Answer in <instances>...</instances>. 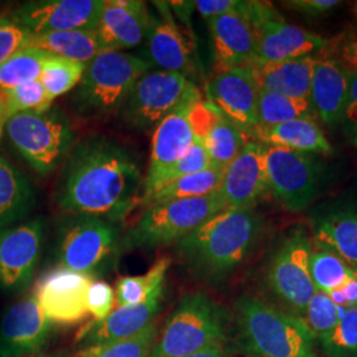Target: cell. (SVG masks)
Returning <instances> with one entry per match:
<instances>
[{
  "instance_id": "f1b7e54d",
  "label": "cell",
  "mask_w": 357,
  "mask_h": 357,
  "mask_svg": "<svg viewBox=\"0 0 357 357\" xmlns=\"http://www.w3.org/2000/svg\"><path fill=\"white\" fill-rule=\"evenodd\" d=\"M315 240L324 250L357 266V213L343 211L321 218L315 229Z\"/></svg>"
},
{
  "instance_id": "9a60e30c",
  "label": "cell",
  "mask_w": 357,
  "mask_h": 357,
  "mask_svg": "<svg viewBox=\"0 0 357 357\" xmlns=\"http://www.w3.org/2000/svg\"><path fill=\"white\" fill-rule=\"evenodd\" d=\"M200 98V94H197L187 100L155 128L149 171L143 180L141 204L155 192L159 180L167 169L188 153L195 143L188 113L192 103Z\"/></svg>"
},
{
  "instance_id": "4fadbf2b",
  "label": "cell",
  "mask_w": 357,
  "mask_h": 357,
  "mask_svg": "<svg viewBox=\"0 0 357 357\" xmlns=\"http://www.w3.org/2000/svg\"><path fill=\"white\" fill-rule=\"evenodd\" d=\"M208 102L245 134L258 128V94L250 66L217 72L208 85Z\"/></svg>"
},
{
  "instance_id": "f546056e",
  "label": "cell",
  "mask_w": 357,
  "mask_h": 357,
  "mask_svg": "<svg viewBox=\"0 0 357 357\" xmlns=\"http://www.w3.org/2000/svg\"><path fill=\"white\" fill-rule=\"evenodd\" d=\"M225 175V168L212 166L204 171L192 174L188 176L178 178L160 190L153 192V195L143 203L144 205L160 204L174 200L195 199L212 195L220 191L222 180Z\"/></svg>"
},
{
  "instance_id": "c3c4849f",
  "label": "cell",
  "mask_w": 357,
  "mask_h": 357,
  "mask_svg": "<svg viewBox=\"0 0 357 357\" xmlns=\"http://www.w3.org/2000/svg\"><path fill=\"white\" fill-rule=\"evenodd\" d=\"M343 61L349 70H357V40L345 47Z\"/></svg>"
},
{
  "instance_id": "816d5d0a",
  "label": "cell",
  "mask_w": 357,
  "mask_h": 357,
  "mask_svg": "<svg viewBox=\"0 0 357 357\" xmlns=\"http://www.w3.org/2000/svg\"><path fill=\"white\" fill-rule=\"evenodd\" d=\"M355 143H356V144H357V137H356V139H355Z\"/></svg>"
},
{
  "instance_id": "bcb514c9",
  "label": "cell",
  "mask_w": 357,
  "mask_h": 357,
  "mask_svg": "<svg viewBox=\"0 0 357 357\" xmlns=\"http://www.w3.org/2000/svg\"><path fill=\"white\" fill-rule=\"evenodd\" d=\"M344 119L349 123L357 125V70H348V94Z\"/></svg>"
},
{
  "instance_id": "f5cc1de1",
  "label": "cell",
  "mask_w": 357,
  "mask_h": 357,
  "mask_svg": "<svg viewBox=\"0 0 357 357\" xmlns=\"http://www.w3.org/2000/svg\"><path fill=\"white\" fill-rule=\"evenodd\" d=\"M356 13H357V6H356Z\"/></svg>"
},
{
  "instance_id": "8992f818",
  "label": "cell",
  "mask_w": 357,
  "mask_h": 357,
  "mask_svg": "<svg viewBox=\"0 0 357 357\" xmlns=\"http://www.w3.org/2000/svg\"><path fill=\"white\" fill-rule=\"evenodd\" d=\"M150 68L147 60L130 53L101 52L86 65L77 85L75 103L78 112L88 115L114 113Z\"/></svg>"
},
{
  "instance_id": "6da1fadb",
  "label": "cell",
  "mask_w": 357,
  "mask_h": 357,
  "mask_svg": "<svg viewBox=\"0 0 357 357\" xmlns=\"http://www.w3.org/2000/svg\"><path fill=\"white\" fill-rule=\"evenodd\" d=\"M141 168L122 146L91 138L72 151L57 195L59 205L76 216L121 222L141 204Z\"/></svg>"
},
{
  "instance_id": "74e56055",
  "label": "cell",
  "mask_w": 357,
  "mask_h": 357,
  "mask_svg": "<svg viewBox=\"0 0 357 357\" xmlns=\"http://www.w3.org/2000/svg\"><path fill=\"white\" fill-rule=\"evenodd\" d=\"M342 311L343 307L336 306L328 294L317 291L310 299L302 319L315 342H318L335 328Z\"/></svg>"
},
{
  "instance_id": "e575fe53",
  "label": "cell",
  "mask_w": 357,
  "mask_h": 357,
  "mask_svg": "<svg viewBox=\"0 0 357 357\" xmlns=\"http://www.w3.org/2000/svg\"><path fill=\"white\" fill-rule=\"evenodd\" d=\"M85 69L86 64L50 54L43 65L41 75L38 78L40 84L45 90L48 101L52 103L54 98L77 86L85 73Z\"/></svg>"
},
{
  "instance_id": "60d3db41",
  "label": "cell",
  "mask_w": 357,
  "mask_h": 357,
  "mask_svg": "<svg viewBox=\"0 0 357 357\" xmlns=\"http://www.w3.org/2000/svg\"><path fill=\"white\" fill-rule=\"evenodd\" d=\"M212 160L209 158V155L206 153L204 146L199 141L195 139V143L192 144L190 151L185 153L180 160H178L172 167H169L166 172L163 174V176L159 180L158 187L155 192L160 190L162 187H165L167 184L175 181L180 178L188 176L192 174L204 171L206 168L212 167Z\"/></svg>"
},
{
  "instance_id": "52a82bcc",
  "label": "cell",
  "mask_w": 357,
  "mask_h": 357,
  "mask_svg": "<svg viewBox=\"0 0 357 357\" xmlns=\"http://www.w3.org/2000/svg\"><path fill=\"white\" fill-rule=\"evenodd\" d=\"M3 131L13 149L29 166L47 175L59 166L75 141V134L65 116L50 109L13 115Z\"/></svg>"
},
{
  "instance_id": "7dc6e473",
  "label": "cell",
  "mask_w": 357,
  "mask_h": 357,
  "mask_svg": "<svg viewBox=\"0 0 357 357\" xmlns=\"http://www.w3.org/2000/svg\"><path fill=\"white\" fill-rule=\"evenodd\" d=\"M339 290L344 296L345 308H357V268L352 278L345 282Z\"/></svg>"
},
{
  "instance_id": "277c9868",
  "label": "cell",
  "mask_w": 357,
  "mask_h": 357,
  "mask_svg": "<svg viewBox=\"0 0 357 357\" xmlns=\"http://www.w3.org/2000/svg\"><path fill=\"white\" fill-rule=\"evenodd\" d=\"M228 311L204 293L180 298L158 335L151 357H184L224 347L229 335Z\"/></svg>"
},
{
  "instance_id": "f6af8a7d",
  "label": "cell",
  "mask_w": 357,
  "mask_h": 357,
  "mask_svg": "<svg viewBox=\"0 0 357 357\" xmlns=\"http://www.w3.org/2000/svg\"><path fill=\"white\" fill-rule=\"evenodd\" d=\"M284 4L299 13L317 16L335 8L339 4V1L337 0H293V1H286Z\"/></svg>"
},
{
  "instance_id": "ac0fdd59",
  "label": "cell",
  "mask_w": 357,
  "mask_h": 357,
  "mask_svg": "<svg viewBox=\"0 0 357 357\" xmlns=\"http://www.w3.org/2000/svg\"><path fill=\"white\" fill-rule=\"evenodd\" d=\"M52 324L32 295L11 307L0 323V357H32L44 349Z\"/></svg>"
},
{
  "instance_id": "b9f144b4",
  "label": "cell",
  "mask_w": 357,
  "mask_h": 357,
  "mask_svg": "<svg viewBox=\"0 0 357 357\" xmlns=\"http://www.w3.org/2000/svg\"><path fill=\"white\" fill-rule=\"evenodd\" d=\"M32 33L13 16H0V65L24 50Z\"/></svg>"
},
{
  "instance_id": "836d02e7",
  "label": "cell",
  "mask_w": 357,
  "mask_h": 357,
  "mask_svg": "<svg viewBox=\"0 0 357 357\" xmlns=\"http://www.w3.org/2000/svg\"><path fill=\"white\" fill-rule=\"evenodd\" d=\"M48 57L50 53L33 48H24L15 53L13 57L0 65V93L38 81L43 65Z\"/></svg>"
},
{
  "instance_id": "2e32d148",
  "label": "cell",
  "mask_w": 357,
  "mask_h": 357,
  "mask_svg": "<svg viewBox=\"0 0 357 357\" xmlns=\"http://www.w3.org/2000/svg\"><path fill=\"white\" fill-rule=\"evenodd\" d=\"M91 282L88 275L54 268L38 281L33 296L52 324H75L89 314L86 294Z\"/></svg>"
},
{
  "instance_id": "5b68a950",
  "label": "cell",
  "mask_w": 357,
  "mask_h": 357,
  "mask_svg": "<svg viewBox=\"0 0 357 357\" xmlns=\"http://www.w3.org/2000/svg\"><path fill=\"white\" fill-rule=\"evenodd\" d=\"M227 209L220 191L212 195L149 205L139 220L122 236V250H151L178 243L206 220Z\"/></svg>"
},
{
  "instance_id": "e0dca14e",
  "label": "cell",
  "mask_w": 357,
  "mask_h": 357,
  "mask_svg": "<svg viewBox=\"0 0 357 357\" xmlns=\"http://www.w3.org/2000/svg\"><path fill=\"white\" fill-rule=\"evenodd\" d=\"M266 149L264 143L249 142L225 168L220 193L227 209H253L270 192L265 163Z\"/></svg>"
},
{
  "instance_id": "d4e9b609",
  "label": "cell",
  "mask_w": 357,
  "mask_h": 357,
  "mask_svg": "<svg viewBox=\"0 0 357 357\" xmlns=\"http://www.w3.org/2000/svg\"><path fill=\"white\" fill-rule=\"evenodd\" d=\"M315 57L303 56L281 61H255L249 65L259 90L310 101Z\"/></svg>"
},
{
  "instance_id": "44dd1931",
  "label": "cell",
  "mask_w": 357,
  "mask_h": 357,
  "mask_svg": "<svg viewBox=\"0 0 357 357\" xmlns=\"http://www.w3.org/2000/svg\"><path fill=\"white\" fill-rule=\"evenodd\" d=\"M158 15H151L146 38V48L150 65L155 64L166 72H175L187 77L193 70V56L190 38L178 26L169 13L168 3H155Z\"/></svg>"
},
{
  "instance_id": "7bdbcfd3",
  "label": "cell",
  "mask_w": 357,
  "mask_h": 357,
  "mask_svg": "<svg viewBox=\"0 0 357 357\" xmlns=\"http://www.w3.org/2000/svg\"><path fill=\"white\" fill-rule=\"evenodd\" d=\"M114 289L106 282H91L86 294V308L93 315L94 321L106 319L114 310Z\"/></svg>"
},
{
  "instance_id": "4316f807",
  "label": "cell",
  "mask_w": 357,
  "mask_h": 357,
  "mask_svg": "<svg viewBox=\"0 0 357 357\" xmlns=\"http://www.w3.org/2000/svg\"><path fill=\"white\" fill-rule=\"evenodd\" d=\"M268 147H282L298 153H331V143L311 119H295L255 131Z\"/></svg>"
},
{
  "instance_id": "ee69618b",
  "label": "cell",
  "mask_w": 357,
  "mask_h": 357,
  "mask_svg": "<svg viewBox=\"0 0 357 357\" xmlns=\"http://www.w3.org/2000/svg\"><path fill=\"white\" fill-rule=\"evenodd\" d=\"M240 4V0H196L193 1V8L209 22L227 13H238Z\"/></svg>"
},
{
  "instance_id": "681fc988",
  "label": "cell",
  "mask_w": 357,
  "mask_h": 357,
  "mask_svg": "<svg viewBox=\"0 0 357 357\" xmlns=\"http://www.w3.org/2000/svg\"><path fill=\"white\" fill-rule=\"evenodd\" d=\"M184 357H233L230 355L229 352L225 351L224 347H220V348H211V349H205L202 352H197V354H192L188 356Z\"/></svg>"
},
{
  "instance_id": "8fae6325",
  "label": "cell",
  "mask_w": 357,
  "mask_h": 357,
  "mask_svg": "<svg viewBox=\"0 0 357 357\" xmlns=\"http://www.w3.org/2000/svg\"><path fill=\"white\" fill-rule=\"evenodd\" d=\"M265 163L268 190L287 211H303L317 197L319 172L310 155L268 146Z\"/></svg>"
},
{
  "instance_id": "484cf974",
  "label": "cell",
  "mask_w": 357,
  "mask_h": 357,
  "mask_svg": "<svg viewBox=\"0 0 357 357\" xmlns=\"http://www.w3.org/2000/svg\"><path fill=\"white\" fill-rule=\"evenodd\" d=\"M26 48H33L56 57L86 65L103 52L97 29H76L32 35Z\"/></svg>"
},
{
  "instance_id": "cb8c5ba5",
  "label": "cell",
  "mask_w": 357,
  "mask_h": 357,
  "mask_svg": "<svg viewBox=\"0 0 357 357\" xmlns=\"http://www.w3.org/2000/svg\"><path fill=\"white\" fill-rule=\"evenodd\" d=\"M348 94V70L339 61L317 59L310 90V103L315 114L327 125L344 119Z\"/></svg>"
},
{
  "instance_id": "ffe728a7",
  "label": "cell",
  "mask_w": 357,
  "mask_h": 357,
  "mask_svg": "<svg viewBox=\"0 0 357 357\" xmlns=\"http://www.w3.org/2000/svg\"><path fill=\"white\" fill-rule=\"evenodd\" d=\"M151 13L138 0H106L97 26L103 51L122 52L146 41Z\"/></svg>"
},
{
  "instance_id": "f907efd6",
  "label": "cell",
  "mask_w": 357,
  "mask_h": 357,
  "mask_svg": "<svg viewBox=\"0 0 357 357\" xmlns=\"http://www.w3.org/2000/svg\"><path fill=\"white\" fill-rule=\"evenodd\" d=\"M6 123V113H4V102H3V96L0 93V132L4 128Z\"/></svg>"
},
{
  "instance_id": "9c48e42d",
  "label": "cell",
  "mask_w": 357,
  "mask_h": 357,
  "mask_svg": "<svg viewBox=\"0 0 357 357\" xmlns=\"http://www.w3.org/2000/svg\"><path fill=\"white\" fill-rule=\"evenodd\" d=\"M200 94L188 77L153 70L139 78L125 102V115L134 128H156L167 115Z\"/></svg>"
},
{
  "instance_id": "7402d4cb",
  "label": "cell",
  "mask_w": 357,
  "mask_h": 357,
  "mask_svg": "<svg viewBox=\"0 0 357 357\" xmlns=\"http://www.w3.org/2000/svg\"><path fill=\"white\" fill-rule=\"evenodd\" d=\"M208 24L218 72L255 63L257 32L241 13H227L211 19Z\"/></svg>"
},
{
  "instance_id": "83f0119b",
  "label": "cell",
  "mask_w": 357,
  "mask_h": 357,
  "mask_svg": "<svg viewBox=\"0 0 357 357\" xmlns=\"http://www.w3.org/2000/svg\"><path fill=\"white\" fill-rule=\"evenodd\" d=\"M35 204L28 178L0 155V230L26 216Z\"/></svg>"
},
{
  "instance_id": "f35d334b",
  "label": "cell",
  "mask_w": 357,
  "mask_h": 357,
  "mask_svg": "<svg viewBox=\"0 0 357 357\" xmlns=\"http://www.w3.org/2000/svg\"><path fill=\"white\" fill-rule=\"evenodd\" d=\"M158 335V326L153 323L131 337L86 349L85 357H151Z\"/></svg>"
},
{
  "instance_id": "30bf717a",
  "label": "cell",
  "mask_w": 357,
  "mask_h": 357,
  "mask_svg": "<svg viewBox=\"0 0 357 357\" xmlns=\"http://www.w3.org/2000/svg\"><path fill=\"white\" fill-rule=\"evenodd\" d=\"M311 243L303 230H294L284 238L268 264L270 290L287 307L289 312L302 318L310 299L317 293L310 274Z\"/></svg>"
},
{
  "instance_id": "7a4b0ae2",
  "label": "cell",
  "mask_w": 357,
  "mask_h": 357,
  "mask_svg": "<svg viewBox=\"0 0 357 357\" xmlns=\"http://www.w3.org/2000/svg\"><path fill=\"white\" fill-rule=\"evenodd\" d=\"M259 230L255 209H224L176 243L178 255L196 277L221 281L246 259Z\"/></svg>"
},
{
  "instance_id": "d590c367",
  "label": "cell",
  "mask_w": 357,
  "mask_h": 357,
  "mask_svg": "<svg viewBox=\"0 0 357 357\" xmlns=\"http://www.w3.org/2000/svg\"><path fill=\"white\" fill-rule=\"evenodd\" d=\"M355 268L340 257L321 249L310 255V274L317 291L331 293L352 278Z\"/></svg>"
},
{
  "instance_id": "8d00e7d4",
  "label": "cell",
  "mask_w": 357,
  "mask_h": 357,
  "mask_svg": "<svg viewBox=\"0 0 357 357\" xmlns=\"http://www.w3.org/2000/svg\"><path fill=\"white\" fill-rule=\"evenodd\" d=\"M317 343L327 357H357V308H343L335 328Z\"/></svg>"
},
{
  "instance_id": "4dcf8cb0",
  "label": "cell",
  "mask_w": 357,
  "mask_h": 357,
  "mask_svg": "<svg viewBox=\"0 0 357 357\" xmlns=\"http://www.w3.org/2000/svg\"><path fill=\"white\" fill-rule=\"evenodd\" d=\"M257 114V130H261L295 119H311L314 116V110L308 100L259 90Z\"/></svg>"
},
{
  "instance_id": "3957f363",
  "label": "cell",
  "mask_w": 357,
  "mask_h": 357,
  "mask_svg": "<svg viewBox=\"0 0 357 357\" xmlns=\"http://www.w3.org/2000/svg\"><path fill=\"white\" fill-rule=\"evenodd\" d=\"M234 324L237 344L245 357H319L303 319L261 298H238Z\"/></svg>"
},
{
  "instance_id": "d6986e66",
  "label": "cell",
  "mask_w": 357,
  "mask_h": 357,
  "mask_svg": "<svg viewBox=\"0 0 357 357\" xmlns=\"http://www.w3.org/2000/svg\"><path fill=\"white\" fill-rule=\"evenodd\" d=\"M165 284L144 302L135 306L116 307L101 321H90L78 332L76 343L84 351L131 337L151 326L162 306Z\"/></svg>"
},
{
  "instance_id": "ba28073f",
  "label": "cell",
  "mask_w": 357,
  "mask_h": 357,
  "mask_svg": "<svg viewBox=\"0 0 357 357\" xmlns=\"http://www.w3.org/2000/svg\"><path fill=\"white\" fill-rule=\"evenodd\" d=\"M119 224L100 217L78 216L65 228L59 245L60 268L90 278L114 266L121 253Z\"/></svg>"
},
{
  "instance_id": "5bb4252c",
  "label": "cell",
  "mask_w": 357,
  "mask_h": 357,
  "mask_svg": "<svg viewBox=\"0 0 357 357\" xmlns=\"http://www.w3.org/2000/svg\"><path fill=\"white\" fill-rule=\"evenodd\" d=\"M103 0H43L23 4L11 15L32 35L97 29Z\"/></svg>"
},
{
  "instance_id": "ab89813d",
  "label": "cell",
  "mask_w": 357,
  "mask_h": 357,
  "mask_svg": "<svg viewBox=\"0 0 357 357\" xmlns=\"http://www.w3.org/2000/svg\"><path fill=\"white\" fill-rule=\"evenodd\" d=\"M1 96L4 102L6 121L13 115L26 112H44L51 106L45 90L38 79L1 93Z\"/></svg>"
},
{
  "instance_id": "603a6c76",
  "label": "cell",
  "mask_w": 357,
  "mask_h": 357,
  "mask_svg": "<svg viewBox=\"0 0 357 357\" xmlns=\"http://www.w3.org/2000/svg\"><path fill=\"white\" fill-rule=\"evenodd\" d=\"M255 61H281L310 56L324 48L328 41L283 20H271L257 28Z\"/></svg>"
},
{
  "instance_id": "d6a6232c",
  "label": "cell",
  "mask_w": 357,
  "mask_h": 357,
  "mask_svg": "<svg viewBox=\"0 0 357 357\" xmlns=\"http://www.w3.org/2000/svg\"><path fill=\"white\" fill-rule=\"evenodd\" d=\"M169 266L171 259L162 258L143 275L119 278L114 289L116 307L135 306L144 302L158 287L165 284Z\"/></svg>"
},
{
  "instance_id": "7c38bea8",
  "label": "cell",
  "mask_w": 357,
  "mask_h": 357,
  "mask_svg": "<svg viewBox=\"0 0 357 357\" xmlns=\"http://www.w3.org/2000/svg\"><path fill=\"white\" fill-rule=\"evenodd\" d=\"M45 236V221L33 218L13 228L0 230V287L17 293L35 275Z\"/></svg>"
},
{
  "instance_id": "1f68e13d",
  "label": "cell",
  "mask_w": 357,
  "mask_h": 357,
  "mask_svg": "<svg viewBox=\"0 0 357 357\" xmlns=\"http://www.w3.org/2000/svg\"><path fill=\"white\" fill-rule=\"evenodd\" d=\"M199 142L204 146L212 165L221 168L229 166L249 143L246 134L221 114L218 115L216 123L208 131L204 139Z\"/></svg>"
}]
</instances>
